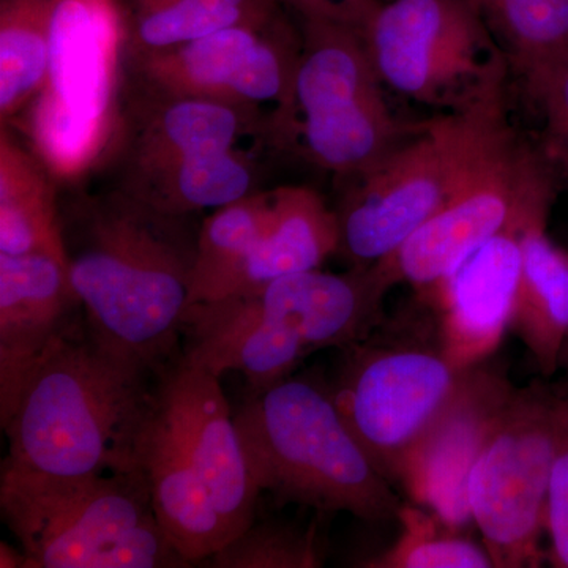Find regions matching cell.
Here are the masks:
<instances>
[{"label": "cell", "instance_id": "obj_29", "mask_svg": "<svg viewBox=\"0 0 568 568\" xmlns=\"http://www.w3.org/2000/svg\"><path fill=\"white\" fill-rule=\"evenodd\" d=\"M315 529L253 521L201 566L212 568H315L323 566Z\"/></svg>", "mask_w": 568, "mask_h": 568}, {"label": "cell", "instance_id": "obj_24", "mask_svg": "<svg viewBox=\"0 0 568 568\" xmlns=\"http://www.w3.org/2000/svg\"><path fill=\"white\" fill-rule=\"evenodd\" d=\"M529 99L568 67V0H466Z\"/></svg>", "mask_w": 568, "mask_h": 568}, {"label": "cell", "instance_id": "obj_3", "mask_svg": "<svg viewBox=\"0 0 568 568\" xmlns=\"http://www.w3.org/2000/svg\"><path fill=\"white\" fill-rule=\"evenodd\" d=\"M159 372L104 345L82 313L41 357L3 422L2 466L62 477L140 469L138 439Z\"/></svg>", "mask_w": 568, "mask_h": 568}, {"label": "cell", "instance_id": "obj_11", "mask_svg": "<svg viewBox=\"0 0 568 568\" xmlns=\"http://www.w3.org/2000/svg\"><path fill=\"white\" fill-rule=\"evenodd\" d=\"M298 54L301 28L283 13L267 24L234 26L125 59V88L163 99L213 100L264 114V104L274 112L286 99Z\"/></svg>", "mask_w": 568, "mask_h": 568}, {"label": "cell", "instance_id": "obj_2", "mask_svg": "<svg viewBox=\"0 0 568 568\" xmlns=\"http://www.w3.org/2000/svg\"><path fill=\"white\" fill-rule=\"evenodd\" d=\"M192 219L118 189L61 205L70 280L93 334L155 372L179 355L200 234Z\"/></svg>", "mask_w": 568, "mask_h": 568}, {"label": "cell", "instance_id": "obj_7", "mask_svg": "<svg viewBox=\"0 0 568 568\" xmlns=\"http://www.w3.org/2000/svg\"><path fill=\"white\" fill-rule=\"evenodd\" d=\"M298 21L301 54L286 99L268 115L265 142L339 178H358L424 123L402 122L388 108L364 33L320 18Z\"/></svg>", "mask_w": 568, "mask_h": 568}, {"label": "cell", "instance_id": "obj_15", "mask_svg": "<svg viewBox=\"0 0 568 568\" xmlns=\"http://www.w3.org/2000/svg\"><path fill=\"white\" fill-rule=\"evenodd\" d=\"M351 181L336 211L338 252L353 267H372L394 256L443 204V155L428 122L373 170Z\"/></svg>", "mask_w": 568, "mask_h": 568}, {"label": "cell", "instance_id": "obj_5", "mask_svg": "<svg viewBox=\"0 0 568 568\" xmlns=\"http://www.w3.org/2000/svg\"><path fill=\"white\" fill-rule=\"evenodd\" d=\"M261 112L203 99H163L123 88L108 162L115 189L166 215L192 216L256 192V164L239 142H265ZM106 162V164H108Z\"/></svg>", "mask_w": 568, "mask_h": 568}, {"label": "cell", "instance_id": "obj_17", "mask_svg": "<svg viewBox=\"0 0 568 568\" xmlns=\"http://www.w3.org/2000/svg\"><path fill=\"white\" fill-rule=\"evenodd\" d=\"M508 227L459 265L435 294L440 347L458 368L488 361L503 342L521 274V242L530 224Z\"/></svg>", "mask_w": 568, "mask_h": 568}, {"label": "cell", "instance_id": "obj_25", "mask_svg": "<svg viewBox=\"0 0 568 568\" xmlns=\"http://www.w3.org/2000/svg\"><path fill=\"white\" fill-rule=\"evenodd\" d=\"M125 59L168 50L234 26H261L284 13L282 0H121Z\"/></svg>", "mask_w": 568, "mask_h": 568}, {"label": "cell", "instance_id": "obj_4", "mask_svg": "<svg viewBox=\"0 0 568 568\" xmlns=\"http://www.w3.org/2000/svg\"><path fill=\"white\" fill-rule=\"evenodd\" d=\"M261 495L372 525L398 519L403 503L339 414L331 390L287 379L250 390L234 413Z\"/></svg>", "mask_w": 568, "mask_h": 568}, {"label": "cell", "instance_id": "obj_32", "mask_svg": "<svg viewBox=\"0 0 568 568\" xmlns=\"http://www.w3.org/2000/svg\"><path fill=\"white\" fill-rule=\"evenodd\" d=\"M298 18L342 22L364 33L369 18L383 0H282Z\"/></svg>", "mask_w": 568, "mask_h": 568}, {"label": "cell", "instance_id": "obj_12", "mask_svg": "<svg viewBox=\"0 0 568 568\" xmlns=\"http://www.w3.org/2000/svg\"><path fill=\"white\" fill-rule=\"evenodd\" d=\"M377 77L392 91L452 106L500 50L466 0H383L364 31Z\"/></svg>", "mask_w": 568, "mask_h": 568}, {"label": "cell", "instance_id": "obj_13", "mask_svg": "<svg viewBox=\"0 0 568 568\" xmlns=\"http://www.w3.org/2000/svg\"><path fill=\"white\" fill-rule=\"evenodd\" d=\"M153 405L207 488L231 538L256 518L254 484L220 376L179 353L155 377Z\"/></svg>", "mask_w": 568, "mask_h": 568}, {"label": "cell", "instance_id": "obj_9", "mask_svg": "<svg viewBox=\"0 0 568 568\" xmlns=\"http://www.w3.org/2000/svg\"><path fill=\"white\" fill-rule=\"evenodd\" d=\"M566 396L540 383L515 394L470 469L467 503L496 568L540 567L549 481Z\"/></svg>", "mask_w": 568, "mask_h": 568}, {"label": "cell", "instance_id": "obj_21", "mask_svg": "<svg viewBox=\"0 0 568 568\" xmlns=\"http://www.w3.org/2000/svg\"><path fill=\"white\" fill-rule=\"evenodd\" d=\"M339 242L338 215L316 190L278 186L268 192L264 233L231 295L256 293L282 276L315 271L338 252Z\"/></svg>", "mask_w": 568, "mask_h": 568}, {"label": "cell", "instance_id": "obj_14", "mask_svg": "<svg viewBox=\"0 0 568 568\" xmlns=\"http://www.w3.org/2000/svg\"><path fill=\"white\" fill-rule=\"evenodd\" d=\"M514 384L488 361L470 366L458 394L435 424L407 450L394 481L413 504L452 528L473 523L467 480L485 443L515 394Z\"/></svg>", "mask_w": 568, "mask_h": 568}, {"label": "cell", "instance_id": "obj_19", "mask_svg": "<svg viewBox=\"0 0 568 568\" xmlns=\"http://www.w3.org/2000/svg\"><path fill=\"white\" fill-rule=\"evenodd\" d=\"M182 354L213 375L241 373L250 390L287 379L308 355L302 339L264 315L245 295H231L186 308Z\"/></svg>", "mask_w": 568, "mask_h": 568}, {"label": "cell", "instance_id": "obj_31", "mask_svg": "<svg viewBox=\"0 0 568 568\" xmlns=\"http://www.w3.org/2000/svg\"><path fill=\"white\" fill-rule=\"evenodd\" d=\"M530 100L544 114L541 148L568 185V67L549 78Z\"/></svg>", "mask_w": 568, "mask_h": 568}, {"label": "cell", "instance_id": "obj_8", "mask_svg": "<svg viewBox=\"0 0 568 568\" xmlns=\"http://www.w3.org/2000/svg\"><path fill=\"white\" fill-rule=\"evenodd\" d=\"M126 29L121 0H54L47 81L13 119L22 142L61 186L110 159L121 126Z\"/></svg>", "mask_w": 568, "mask_h": 568}, {"label": "cell", "instance_id": "obj_6", "mask_svg": "<svg viewBox=\"0 0 568 568\" xmlns=\"http://www.w3.org/2000/svg\"><path fill=\"white\" fill-rule=\"evenodd\" d=\"M0 514L24 568L193 567L160 525L141 469L62 477L2 466Z\"/></svg>", "mask_w": 568, "mask_h": 568}, {"label": "cell", "instance_id": "obj_16", "mask_svg": "<svg viewBox=\"0 0 568 568\" xmlns=\"http://www.w3.org/2000/svg\"><path fill=\"white\" fill-rule=\"evenodd\" d=\"M84 313L69 264L50 254L0 253V422L54 339Z\"/></svg>", "mask_w": 568, "mask_h": 568}, {"label": "cell", "instance_id": "obj_26", "mask_svg": "<svg viewBox=\"0 0 568 568\" xmlns=\"http://www.w3.org/2000/svg\"><path fill=\"white\" fill-rule=\"evenodd\" d=\"M268 216V192H254L205 216L197 234L189 306L233 293L246 261L261 241Z\"/></svg>", "mask_w": 568, "mask_h": 568}, {"label": "cell", "instance_id": "obj_23", "mask_svg": "<svg viewBox=\"0 0 568 568\" xmlns=\"http://www.w3.org/2000/svg\"><path fill=\"white\" fill-rule=\"evenodd\" d=\"M59 186L31 149L0 126V253L67 263Z\"/></svg>", "mask_w": 568, "mask_h": 568}, {"label": "cell", "instance_id": "obj_28", "mask_svg": "<svg viewBox=\"0 0 568 568\" xmlns=\"http://www.w3.org/2000/svg\"><path fill=\"white\" fill-rule=\"evenodd\" d=\"M402 532L387 551L361 564L366 568H493L484 545L462 536L433 511L403 504L398 514Z\"/></svg>", "mask_w": 568, "mask_h": 568}, {"label": "cell", "instance_id": "obj_34", "mask_svg": "<svg viewBox=\"0 0 568 568\" xmlns=\"http://www.w3.org/2000/svg\"><path fill=\"white\" fill-rule=\"evenodd\" d=\"M559 369H562V372L566 373V388L568 390V336L566 339V345H564L562 355H560Z\"/></svg>", "mask_w": 568, "mask_h": 568}, {"label": "cell", "instance_id": "obj_20", "mask_svg": "<svg viewBox=\"0 0 568 568\" xmlns=\"http://www.w3.org/2000/svg\"><path fill=\"white\" fill-rule=\"evenodd\" d=\"M160 525L192 566H201L230 541L215 504L179 437L153 405L136 447Z\"/></svg>", "mask_w": 568, "mask_h": 568}, {"label": "cell", "instance_id": "obj_18", "mask_svg": "<svg viewBox=\"0 0 568 568\" xmlns=\"http://www.w3.org/2000/svg\"><path fill=\"white\" fill-rule=\"evenodd\" d=\"M392 286L377 264L342 275L315 268L282 276L245 297L293 331L312 354L368 338L383 320V301Z\"/></svg>", "mask_w": 568, "mask_h": 568}, {"label": "cell", "instance_id": "obj_33", "mask_svg": "<svg viewBox=\"0 0 568 568\" xmlns=\"http://www.w3.org/2000/svg\"><path fill=\"white\" fill-rule=\"evenodd\" d=\"M26 556L22 549L11 547V545L2 541L0 544V567L2 568H24Z\"/></svg>", "mask_w": 568, "mask_h": 568}, {"label": "cell", "instance_id": "obj_1", "mask_svg": "<svg viewBox=\"0 0 568 568\" xmlns=\"http://www.w3.org/2000/svg\"><path fill=\"white\" fill-rule=\"evenodd\" d=\"M503 51L448 111L428 121L444 164V201L402 248L377 263L392 283L435 295L489 239L551 213L558 171L511 121Z\"/></svg>", "mask_w": 568, "mask_h": 568}, {"label": "cell", "instance_id": "obj_10", "mask_svg": "<svg viewBox=\"0 0 568 568\" xmlns=\"http://www.w3.org/2000/svg\"><path fill=\"white\" fill-rule=\"evenodd\" d=\"M334 388L339 414L377 469L394 481L396 467L458 394L467 369L439 345L373 339L345 347Z\"/></svg>", "mask_w": 568, "mask_h": 568}, {"label": "cell", "instance_id": "obj_30", "mask_svg": "<svg viewBox=\"0 0 568 568\" xmlns=\"http://www.w3.org/2000/svg\"><path fill=\"white\" fill-rule=\"evenodd\" d=\"M545 532L548 534L547 559L552 567L568 568V399L564 402L558 454L552 467L547 500Z\"/></svg>", "mask_w": 568, "mask_h": 568}, {"label": "cell", "instance_id": "obj_22", "mask_svg": "<svg viewBox=\"0 0 568 568\" xmlns=\"http://www.w3.org/2000/svg\"><path fill=\"white\" fill-rule=\"evenodd\" d=\"M548 220L523 235L521 274L508 331L518 336L544 377L559 372L568 336V252L547 234Z\"/></svg>", "mask_w": 568, "mask_h": 568}, {"label": "cell", "instance_id": "obj_27", "mask_svg": "<svg viewBox=\"0 0 568 568\" xmlns=\"http://www.w3.org/2000/svg\"><path fill=\"white\" fill-rule=\"evenodd\" d=\"M54 0H0V125L39 95L51 55Z\"/></svg>", "mask_w": 568, "mask_h": 568}]
</instances>
